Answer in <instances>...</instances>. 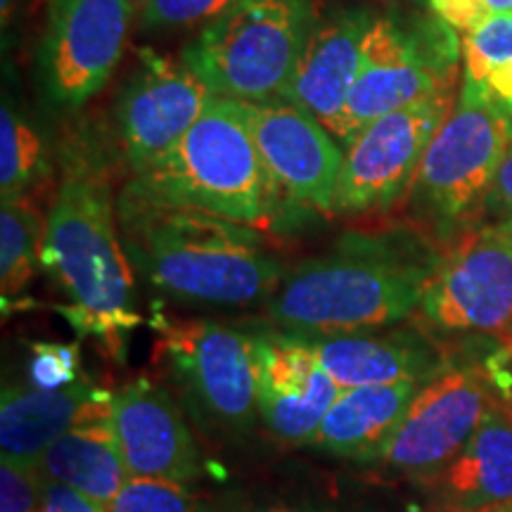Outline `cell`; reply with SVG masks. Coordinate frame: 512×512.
<instances>
[{"instance_id":"11","label":"cell","mask_w":512,"mask_h":512,"mask_svg":"<svg viewBox=\"0 0 512 512\" xmlns=\"http://www.w3.org/2000/svg\"><path fill=\"white\" fill-rule=\"evenodd\" d=\"M138 5L128 0H48L38 69L48 98L76 110L117 72Z\"/></svg>"},{"instance_id":"31","label":"cell","mask_w":512,"mask_h":512,"mask_svg":"<svg viewBox=\"0 0 512 512\" xmlns=\"http://www.w3.org/2000/svg\"><path fill=\"white\" fill-rule=\"evenodd\" d=\"M482 219L489 221H501L512 226V143L505 152L501 166H498V174L491 183L489 195H486Z\"/></svg>"},{"instance_id":"3","label":"cell","mask_w":512,"mask_h":512,"mask_svg":"<svg viewBox=\"0 0 512 512\" xmlns=\"http://www.w3.org/2000/svg\"><path fill=\"white\" fill-rule=\"evenodd\" d=\"M437 256L370 235H347L332 252L287 271L266 318L299 335L375 332L420 309Z\"/></svg>"},{"instance_id":"17","label":"cell","mask_w":512,"mask_h":512,"mask_svg":"<svg viewBox=\"0 0 512 512\" xmlns=\"http://www.w3.org/2000/svg\"><path fill=\"white\" fill-rule=\"evenodd\" d=\"M366 5L320 10L290 83L280 98L313 114L344 145L347 102L363 60V43L375 22Z\"/></svg>"},{"instance_id":"24","label":"cell","mask_w":512,"mask_h":512,"mask_svg":"<svg viewBox=\"0 0 512 512\" xmlns=\"http://www.w3.org/2000/svg\"><path fill=\"white\" fill-rule=\"evenodd\" d=\"M463 79L472 81L512 121V15H494L460 38Z\"/></svg>"},{"instance_id":"15","label":"cell","mask_w":512,"mask_h":512,"mask_svg":"<svg viewBox=\"0 0 512 512\" xmlns=\"http://www.w3.org/2000/svg\"><path fill=\"white\" fill-rule=\"evenodd\" d=\"M259 415L280 441L311 444L342 389L299 332L252 335Z\"/></svg>"},{"instance_id":"18","label":"cell","mask_w":512,"mask_h":512,"mask_svg":"<svg viewBox=\"0 0 512 512\" xmlns=\"http://www.w3.org/2000/svg\"><path fill=\"white\" fill-rule=\"evenodd\" d=\"M112 413V394L95 389L81 377L62 389L34 384L3 387L0 401V451L3 458L38 465L57 439L74 427L105 420Z\"/></svg>"},{"instance_id":"4","label":"cell","mask_w":512,"mask_h":512,"mask_svg":"<svg viewBox=\"0 0 512 512\" xmlns=\"http://www.w3.org/2000/svg\"><path fill=\"white\" fill-rule=\"evenodd\" d=\"M126 188L155 202L188 207L259 230L271 228L283 204L247 126L226 98H214L202 119Z\"/></svg>"},{"instance_id":"16","label":"cell","mask_w":512,"mask_h":512,"mask_svg":"<svg viewBox=\"0 0 512 512\" xmlns=\"http://www.w3.org/2000/svg\"><path fill=\"white\" fill-rule=\"evenodd\" d=\"M110 427L131 477L192 484L204 475L200 446L162 384L138 377L114 392Z\"/></svg>"},{"instance_id":"5","label":"cell","mask_w":512,"mask_h":512,"mask_svg":"<svg viewBox=\"0 0 512 512\" xmlns=\"http://www.w3.org/2000/svg\"><path fill=\"white\" fill-rule=\"evenodd\" d=\"M318 0H238L183 48V62L216 98L264 102L290 83Z\"/></svg>"},{"instance_id":"39","label":"cell","mask_w":512,"mask_h":512,"mask_svg":"<svg viewBox=\"0 0 512 512\" xmlns=\"http://www.w3.org/2000/svg\"><path fill=\"white\" fill-rule=\"evenodd\" d=\"M510 344H512V325H510Z\"/></svg>"},{"instance_id":"14","label":"cell","mask_w":512,"mask_h":512,"mask_svg":"<svg viewBox=\"0 0 512 512\" xmlns=\"http://www.w3.org/2000/svg\"><path fill=\"white\" fill-rule=\"evenodd\" d=\"M214 98L183 57L147 50L119 88L114 105L121 152L131 174L171 150Z\"/></svg>"},{"instance_id":"20","label":"cell","mask_w":512,"mask_h":512,"mask_svg":"<svg viewBox=\"0 0 512 512\" xmlns=\"http://www.w3.org/2000/svg\"><path fill=\"white\" fill-rule=\"evenodd\" d=\"M304 337L339 389L425 382L444 368L432 344L413 330Z\"/></svg>"},{"instance_id":"27","label":"cell","mask_w":512,"mask_h":512,"mask_svg":"<svg viewBox=\"0 0 512 512\" xmlns=\"http://www.w3.org/2000/svg\"><path fill=\"white\" fill-rule=\"evenodd\" d=\"M238 0H143L138 22L145 29H185L219 19Z\"/></svg>"},{"instance_id":"36","label":"cell","mask_w":512,"mask_h":512,"mask_svg":"<svg viewBox=\"0 0 512 512\" xmlns=\"http://www.w3.org/2000/svg\"><path fill=\"white\" fill-rule=\"evenodd\" d=\"M484 512H512V505H505V508H496V510H484Z\"/></svg>"},{"instance_id":"13","label":"cell","mask_w":512,"mask_h":512,"mask_svg":"<svg viewBox=\"0 0 512 512\" xmlns=\"http://www.w3.org/2000/svg\"><path fill=\"white\" fill-rule=\"evenodd\" d=\"M494 401L489 377L479 368H439L422 382L375 463L406 475L432 477L467 444Z\"/></svg>"},{"instance_id":"26","label":"cell","mask_w":512,"mask_h":512,"mask_svg":"<svg viewBox=\"0 0 512 512\" xmlns=\"http://www.w3.org/2000/svg\"><path fill=\"white\" fill-rule=\"evenodd\" d=\"M110 512H211L188 484L159 482V479L131 477L117 498L110 503Z\"/></svg>"},{"instance_id":"8","label":"cell","mask_w":512,"mask_h":512,"mask_svg":"<svg viewBox=\"0 0 512 512\" xmlns=\"http://www.w3.org/2000/svg\"><path fill=\"white\" fill-rule=\"evenodd\" d=\"M155 328L152 361L174 380L197 420L249 430L259 411L252 335L211 320H157Z\"/></svg>"},{"instance_id":"22","label":"cell","mask_w":512,"mask_h":512,"mask_svg":"<svg viewBox=\"0 0 512 512\" xmlns=\"http://www.w3.org/2000/svg\"><path fill=\"white\" fill-rule=\"evenodd\" d=\"M38 467L50 482L72 486L81 494L105 503L107 508L131 479L114 439L110 418L86 422L69 430L48 448Z\"/></svg>"},{"instance_id":"37","label":"cell","mask_w":512,"mask_h":512,"mask_svg":"<svg viewBox=\"0 0 512 512\" xmlns=\"http://www.w3.org/2000/svg\"><path fill=\"white\" fill-rule=\"evenodd\" d=\"M411 3H415V5H427V8H430V0H411Z\"/></svg>"},{"instance_id":"9","label":"cell","mask_w":512,"mask_h":512,"mask_svg":"<svg viewBox=\"0 0 512 512\" xmlns=\"http://www.w3.org/2000/svg\"><path fill=\"white\" fill-rule=\"evenodd\" d=\"M420 313L441 332H510L512 226L479 219L434 261Z\"/></svg>"},{"instance_id":"12","label":"cell","mask_w":512,"mask_h":512,"mask_svg":"<svg viewBox=\"0 0 512 512\" xmlns=\"http://www.w3.org/2000/svg\"><path fill=\"white\" fill-rule=\"evenodd\" d=\"M228 102L247 126L283 202L332 214L347 152L328 128L285 98Z\"/></svg>"},{"instance_id":"38","label":"cell","mask_w":512,"mask_h":512,"mask_svg":"<svg viewBox=\"0 0 512 512\" xmlns=\"http://www.w3.org/2000/svg\"><path fill=\"white\" fill-rule=\"evenodd\" d=\"M128 3H133V5H138V10H140V5H143V0H128Z\"/></svg>"},{"instance_id":"35","label":"cell","mask_w":512,"mask_h":512,"mask_svg":"<svg viewBox=\"0 0 512 512\" xmlns=\"http://www.w3.org/2000/svg\"><path fill=\"white\" fill-rule=\"evenodd\" d=\"M494 15H512V0H489Z\"/></svg>"},{"instance_id":"10","label":"cell","mask_w":512,"mask_h":512,"mask_svg":"<svg viewBox=\"0 0 512 512\" xmlns=\"http://www.w3.org/2000/svg\"><path fill=\"white\" fill-rule=\"evenodd\" d=\"M456 100L458 88H448L363 128L344 155L332 214H375L408 197L422 157Z\"/></svg>"},{"instance_id":"7","label":"cell","mask_w":512,"mask_h":512,"mask_svg":"<svg viewBox=\"0 0 512 512\" xmlns=\"http://www.w3.org/2000/svg\"><path fill=\"white\" fill-rule=\"evenodd\" d=\"M458 55L460 41L439 17L408 29L396 17L377 15L347 102L344 152L375 119L458 88Z\"/></svg>"},{"instance_id":"28","label":"cell","mask_w":512,"mask_h":512,"mask_svg":"<svg viewBox=\"0 0 512 512\" xmlns=\"http://www.w3.org/2000/svg\"><path fill=\"white\" fill-rule=\"evenodd\" d=\"M46 477L41 467L22 460H0V512H41Z\"/></svg>"},{"instance_id":"33","label":"cell","mask_w":512,"mask_h":512,"mask_svg":"<svg viewBox=\"0 0 512 512\" xmlns=\"http://www.w3.org/2000/svg\"><path fill=\"white\" fill-rule=\"evenodd\" d=\"M249 512H318V510H311V508H297V505H266V508H254Z\"/></svg>"},{"instance_id":"25","label":"cell","mask_w":512,"mask_h":512,"mask_svg":"<svg viewBox=\"0 0 512 512\" xmlns=\"http://www.w3.org/2000/svg\"><path fill=\"white\" fill-rule=\"evenodd\" d=\"M46 176V150L29 121L12 107L0 112V197L17 200Z\"/></svg>"},{"instance_id":"34","label":"cell","mask_w":512,"mask_h":512,"mask_svg":"<svg viewBox=\"0 0 512 512\" xmlns=\"http://www.w3.org/2000/svg\"><path fill=\"white\" fill-rule=\"evenodd\" d=\"M15 3L17 0H0V17H3V29H8L12 22V15H15Z\"/></svg>"},{"instance_id":"19","label":"cell","mask_w":512,"mask_h":512,"mask_svg":"<svg viewBox=\"0 0 512 512\" xmlns=\"http://www.w3.org/2000/svg\"><path fill=\"white\" fill-rule=\"evenodd\" d=\"M444 512H484L512 505V406L494 401L475 434L427 477Z\"/></svg>"},{"instance_id":"32","label":"cell","mask_w":512,"mask_h":512,"mask_svg":"<svg viewBox=\"0 0 512 512\" xmlns=\"http://www.w3.org/2000/svg\"><path fill=\"white\" fill-rule=\"evenodd\" d=\"M41 512H110V508L105 503L72 489V486L46 479Z\"/></svg>"},{"instance_id":"29","label":"cell","mask_w":512,"mask_h":512,"mask_svg":"<svg viewBox=\"0 0 512 512\" xmlns=\"http://www.w3.org/2000/svg\"><path fill=\"white\" fill-rule=\"evenodd\" d=\"M29 384L38 389H62L79 380V347L76 344H31Z\"/></svg>"},{"instance_id":"1","label":"cell","mask_w":512,"mask_h":512,"mask_svg":"<svg viewBox=\"0 0 512 512\" xmlns=\"http://www.w3.org/2000/svg\"><path fill=\"white\" fill-rule=\"evenodd\" d=\"M121 242L133 273L181 302L245 306L268 299L287 268L259 228L121 188Z\"/></svg>"},{"instance_id":"21","label":"cell","mask_w":512,"mask_h":512,"mask_svg":"<svg viewBox=\"0 0 512 512\" xmlns=\"http://www.w3.org/2000/svg\"><path fill=\"white\" fill-rule=\"evenodd\" d=\"M420 387L422 382H396L342 389L311 446L370 463L401 425Z\"/></svg>"},{"instance_id":"6","label":"cell","mask_w":512,"mask_h":512,"mask_svg":"<svg viewBox=\"0 0 512 512\" xmlns=\"http://www.w3.org/2000/svg\"><path fill=\"white\" fill-rule=\"evenodd\" d=\"M512 143V121L463 79L458 100L434 133L415 176L408 202L441 238L482 219L491 183Z\"/></svg>"},{"instance_id":"30","label":"cell","mask_w":512,"mask_h":512,"mask_svg":"<svg viewBox=\"0 0 512 512\" xmlns=\"http://www.w3.org/2000/svg\"><path fill=\"white\" fill-rule=\"evenodd\" d=\"M430 12L463 36L475 34L494 17L489 0H430Z\"/></svg>"},{"instance_id":"2","label":"cell","mask_w":512,"mask_h":512,"mask_svg":"<svg viewBox=\"0 0 512 512\" xmlns=\"http://www.w3.org/2000/svg\"><path fill=\"white\" fill-rule=\"evenodd\" d=\"M41 266L69 297L60 313L81 335L119 347L140 323L133 309V266L121 242L117 197L93 152H72L48 211Z\"/></svg>"},{"instance_id":"23","label":"cell","mask_w":512,"mask_h":512,"mask_svg":"<svg viewBox=\"0 0 512 512\" xmlns=\"http://www.w3.org/2000/svg\"><path fill=\"white\" fill-rule=\"evenodd\" d=\"M46 223L27 197L5 200L0 209V290L3 302L27 290L41 268Z\"/></svg>"}]
</instances>
